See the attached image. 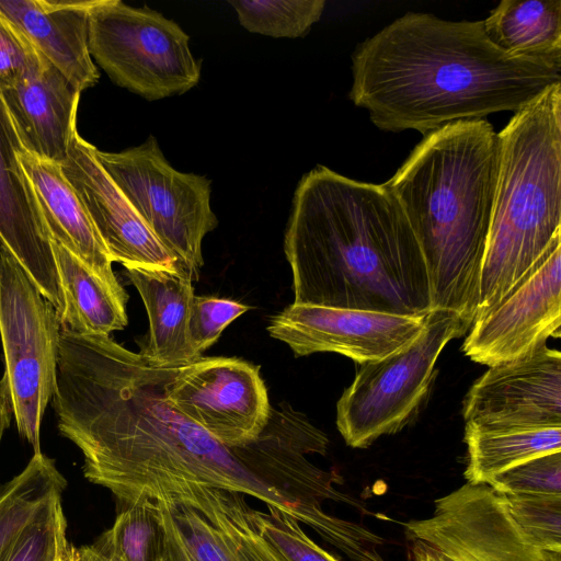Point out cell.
Returning a JSON list of instances; mask_svg holds the SVG:
<instances>
[{
  "label": "cell",
  "mask_w": 561,
  "mask_h": 561,
  "mask_svg": "<svg viewBox=\"0 0 561 561\" xmlns=\"http://www.w3.org/2000/svg\"><path fill=\"white\" fill-rule=\"evenodd\" d=\"M60 316L0 247V339L19 435L41 450V425L56 387Z\"/></svg>",
  "instance_id": "9c48e42d"
},
{
  "label": "cell",
  "mask_w": 561,
  "mask_h": 561,
  "mask_svg": "<svg viewBox=\"0 0 561 561\" xmlns=\"http://www.w3.org/2000/svg\"><path fill=\"white\" fill-rule=\"evenodd\" d=\"M23 149L0 95V245L61 317L65 301L51 239L19 159Z\"/></svg>",
  "instance_id": "e0dca14e"
},
{
  "label": "cell",
  "mask_w": 561,
  "mask_h": 561,
  "mask_svg": "<svg viewBox=\"0 0 561 561\" xmlns=\"http://www.w3.org/2000/svg\"><path fill=\"white\" fill-rule=\"evenodd\" d=\"M413 561H449L435 549L422 541H413L411 548Z\"/></svg>",
  "instance_id": "d590c367"
},
{
  "label": "cell",
  "mask_w": 561,
  "mask_h": 561,
  "mask_svg": "<svg viewBox=\"0 0 561 561\" xmlns=\"http://www.w3.org/2000/svg\"><path fill=\"white\" fill-rule=\"evenodd\" d=\"M93 545L121 561H169L161 512L151 500L126 505Z\"/></svg>",
  "instance_id": "484cf974"
},
{
  "label": "cell",
  "mask_w": 561,
  "mask_h": 561,
  "mask_svg": "<svg viewBox=\"0 0 561 561\" xmlns=\"http://www.w3.org/2000/svg\"><path fill=\"white\" fill-rule=\"evenodd\" d=\"M500 171V139L485 119L427 135L385 184L422 250L432 310L472 325Z\"/></svg>",
  "instance_id": "277c9868"
},
{
  "label": "cell",
  "mask_w": 561,
  "mask_h": 561,
  "mask_svg": "<svg viewBox=\"0 0 561 561\" xmlns=\"http://www.w3.org/2000/svg\"><path fill=\"white\" fill-rule=\"evenodd\" d=\"M156 503L169 561H289L263 536L242 493L195 486Z\"/></svg>",
  "instance_id": "8fae6325"
},
{
  "label": "cell",
  "mask_w": 561,
  "mask_h": 561,
  "mask_svg": "<svg viewBox=\"0 0 561 561\" xmlns=\"http://www.w3.org/2000/svg\"><path fill=\"white\" fill-rule=\"evenodd\" d=\"M190 36L147 5L95 0L89 16V50L117 85L148 101L183 94L201 78Z\"/></svg>",
  "instance_id": "52a82bcc"
},
{
  "label": "cell",
  "mask_w": 561,
  "mask_h": 561,
  "mask_svg": "<svg viewBox=\"0 0 561 561\" xmlns=\"http://www.w3.org/2000/svg\"><path fill=\"white\" fill-rule=\"evenodd\" d=\"M249 309V306L236 300L195 295L188 319V336L195 355L202 357L222 331Z\"/></svg>",
  "instance_id": "1f68e13d"
},
{
  "label": "cell",
  "mask_w": 561,
  "mask_h": 561,
  "mask_svg": "<svg viewBox=\"0 0 561 561\" xmlns=\"http://www.w3.org/2000/svg\"><path fill=\"white\" fill-rule=\"evenodd\" d=\"M483 25L488 38L504 53L561 68L560 0H503Z\"/></svg>",
  "instance_id": "603a6c76"
},
{
  "label": "cell",
  "mask_w": 561,
  "mask_h": 561,
  "mask_svg": "<svg viewBox=\"0 0 561 561\" xmlns=\"http://www.w3.org/2000/svg\"><path fill=\"white\" fill-rule=\"evenodd\" d=\"M76 130L60 169L83 204L113 262L127 268L180 270Z\"/></svg>",
  "instance_id": "2e32d148"
},
{
  "label": "cell",
  "mask_w": 561,
  "mask_h": 561,
  "mask_svg": "<svg viewBox=\"0 0 561 561\" xmlns=\"http://www.w3.org/2000/svg\"><path fill=\"white\" fill-rule=\"evenodd\" d=\"M253 515L263 536L289 561H340L308 537L285 512L267 507V512L254 510Z\"/></svg>",
  "instance_id": "f546056e"
},
{
  "label": "cell",
  "mask_w": 561,
  "mask_h": 561,
  "mask_svg": "<svg viewBox=\"0 0 561 561\" xmlns=\"http://www.w3.org/2000/svg\"><path fill=\"white\" fill-rule=\"evenodd\" d=\"M75 557L76 561H121L119 559L100 550L93 543L76 548Z\"/></svg>",
  "instance_id": "e575fe53"
},
{
  "label": "cell",
  "mask_w": 561,
  "mask_h": 561,
  "mask_svg": "<svg viewBox=\"0 0 561 561\" xmlns=\"http://www.w3.org/2000/svg\"><path fill=\"white\" fill-rule=\"evenodd\" d=\"M350 99L386 131L427 135L459 121L514 113L554 84L561 68L511 56L483 21L409 12L358 44Z\"/></svg>",
  "instance_id": "7a4b0ae2"
},
{
  "label": "cell",
  "mask_w": 561,
  "mask_h": 561,
  "mask_svg": "<svg viewBox=\"0 0 561 561\" xmlns=\"http://www.w3.org/2000/svg\"><path fill=\"white\" fill-rule=\"evenodd\" d=\"M75 550H76V548L67 539L64 542L62 547L60 548L59 553L57 554V557L54 561H76Z\"/></svg>",
  "instance_id": "8d00e7d4"
},
{
  "label": "cell",
  "mask_w": 561,
  "mask_h": 561,
  "mask_svg": "<svg viewBox=\"0 0 561 561\" xmlns=\"http://www.w3.org/2000/svg\"><path fill=\"white\" fill-rule=\"evenodd\" d=\"M13 417L10 393L5 378L0 379V443Z\"/></svg>",
  "instance_id": "836d02e7"
},
{
  "label": "cell",
  "mask_w": 561,
  "mask_h": 561,
  "mask_svg": "<svg viewBox=\"0 0 561 561\" xmlns=\"http://www.w3.org/2000/svg\"><path fill=\"white\" fill-rule=\"evenodd\" d=\"M149 319V332L139 355L153 367L195 362L188 336L194 294L192 278L183 271L127 268Z\"/></svg>",
  "instance_id": "44dd1931"
},
{
  "label": "cell",
  "mask_w": 561,
  "mask_h": 561,
  "mask_svg": "<svg viewBox=\"0 0 561 561\" xmlns=\"http://www.w3.org/2000/svg\"><path fill=\"white\" fill-rule=\"evenodd\" d=\"M80 94L43 56L15 88L0 93L23 148L57 164L77 130Z\"/></svg>",
  "instance_id": "ac0fdd59"
},
{
  "label": "cell",
  "mask_w": 561,
  "mask_h": 561,
  "mask_svg": "<svg viewBox=\"0 0 561 561\" xmlns=\"http://www.w3.org/2000/svg\"><path fill=\"white\" fill-rule=\"evenodd\" d=\"M19 159L50 239L73 252L110 286L124 288L113 272V261L104 243L60 165L39 159L25 149L20 151Z\"/></svg>",
  "instance_id": "ffe728a7"
},
{
  "label": "cell",
  "mask_w": 561,
  "mask_h": 561,
  "mask_svg": "<svg viewBox=\"0 0 561 561\" xmlns=\"http://www.w3.org/2000/svg\"><path fill=\"white\" fill-rule=\"evenodd\" d=\"M561 236L528 273L469 329L462 352L493 366L527 355L560 337Z\"/></svg>",
  "instance_id": "4fadbf2b"
},
{
  "label": "cell",
  "mask_w": 561,
  "mask_h": 561,
  "mask_svg": "<svg viewBox=\"0 0 561 561\" xmlns=\"http://www.w3.org/2000/svg\"><path fill=\"white\" fill-rule=\"evenodd\" d=\"M67 539L61 496H57L23 528L0 561H54Z\"/></svg>",
  "instance_id": "f1b7e54d"
},
{
  "label": "cell",
  "mask_w": 561,
  "mask_h": 561,
  "mask_svg": "<svg viewBox=\"0 0 561 561\" xmlns=\"http://www.w3.org/2000/svg\"><path fill=\"white\" fill-rule=\"evenodd\" d=\"M95 157L179 268L198 279L203 239L218 225L210 207V181L175 170L153 136L121 152L96 149Z\"/></svg>",
  "instance_id": "8992f818"
},
{
  "label": "cell",
  "mask_w": 561,
  "mask_h": 561,
  "mask_svg": "<svg viewBox=\"0 0 561 561\" xmlns=\"http://www.w3.org/2000/svg\"><path fill=\"white\" fill-rule=\"evenodd\" d=\"M168 401L219 443L242 447L259 439L272 413L260 366L237 357H199L159 367Z\"/></svg>",
  "instance_id": "30bf717a"
},
{
  "label": "cell",
  "mask_w": 561,
  "mask_h": 561,
  "mask_svg": "<svg viewBox=\"0 0 561 561\" xmlns=\"http://www.w3.org/2000/svg\"><path fill=\"white\" fill-rule=\"evenodd\" d=\"M294 302L426 316L425 260L387 185L317 165L299 181L284 238Z\"/></svg>",
  "instance_id": "3957f363"
},
{
  "label": "cell",
  "mask_w": 561,
  "mask_h": 561,
  "mask_svg": "<svg viewBox=\"0 0 561 561\" xmlns=\"http://www.w3.org/2000/svg\"><path fill=\"white\" fill-rule=\"evenodd\" d=\"M463 419L486 427H561V354L547 344L490 368L471 386Z\"/></svg>",
  "instance_id": "9a60e30c"
},
{
  "label": "cell",
  "mask_w": 561,
  "mask_h": 561,
  "mask_svg": "<svg viewBox=\"0 0 561 561\" xmlns=\"http://www.w3.org/2000/svg\"><path fill=\"white\" fill-rule=\"evenodd\" d=\"M50 404L60 435L82 453L85 479L125 506L208 486L306 520V511L275 486L299 433V417L287 403L272 407L257 440L226 446L168 401L160 368L139 353L110 335L61 328Z\"/></svg>",
  "instance_id": "6da1fadb"
},
{
  "label": "cell",
  "mask_w": 561,
  "mask_h": 561,
  "mask_svg": "<svg viewBox=\"0 0 561 561\" xmlns=\"http://www.w3.org/2000/svg\"><path fill=\"white\" fill-rule=\"evenodd\" d=\"M497 136L500 171L472 323L561 236V84L515 112Z\"/></svg>",
  "instance_id": "5b68a950"
},
{
  "label": "cell",
  "mask_w": 561,
  "mask_h": 561,
  "mask_svg": "<svg viewBox=\"0 0 561 561\" xmlns=\"http://www.w3.org/2000/svg\"><path fill=\"white\" fill-rule=\"evenodd\" d=\"M94 1L0 0V15L82 92L100 78L89 50V16Z\"/></svg>",
  "instance_id": "d6986e66"
},
{
  "label": "cell",
  "mask_w": 561,
  "mask_h": 561,
  "mask_svg": "<svg viewBox=\"0 0 561 561\" xmlns=\"http://www.w3.org/2000/svg\"><path fill=\"white\" fill-rule=\"evenodd\" d=\"M449 561H561V552L531 546L488 484L466 482L434 502L431 517L403 524Z\"/></svg>",
  "instance_id": "7c38bea8"
},
{
  "label": "cell",
  "mask_w": 561,
  "mask_h": 561,
  "mask_svg": "<svg viewBox=\"0 0 561 561\" xmlns=\"http://www.w3.org/2000/svg\"><path fill=\"white\" fill-rule=\"evenodd\" d=\"M240 24L272 37L305 36L323 13L324 0H230Z\"/></svg>",
  "instance_id": "4316f807"
},
{
  "label": "cell",
  "mask_w": 561,
  "mask_h": 561,
  "mask_svg": "<svg viewBox=\"0 0 561 561\" xmlns=\"http://www.w3.org/2000/svg\"><path fill=\"white\" fill-rule=\"evenodd\" d=\"M488 485L501 494H561V451L514 466L495 476Z\"/></svg>",
  "instance_id": "4dcf8cb0"
},
{
  "label": "cell",
  "mask_w": 561,
  "mask_h": 561,
  "mask_svg": "<svg viewBox=\"0 0 561 561\" xmlns=\"http://www.w3.org/2000/svg\"><path fill=\"white\" fill-rule=\"evenodd\" d=\"M39 58L22 32L0 15V93L15 88Z\"/></svg>",
  "instance_id": "d6a6232c"
},
{
  "label": "cell",
  "mask_w": 561,
  "mask_h": 561,
  "mask_svg": "<svg viewBox=\"0 0 561 561\" xmlns=\"http://www.w3.org/2000/svg\"><path fill=\"white\" fill-rule=\"evenodd\" d=\"M499 494L531 546L561 552V494Z\"/></svg>",
  "instance_id": "83f0119b"
},
{
  "label": "cell",
  "mask_w": 561,
  "mask_h": 561,
  "mask_svg": "<svg viewBox=\"0 0 561 561\" xmlns=\"http://www.w3.org/2000/svg\"><path fill=\"white\" fill-rule=\"evenodd\" d=\"M426 316L291 304L272 318L267 332L296 356L333 352L363 365L412 344Z\"/></svg>",
  "instance_id": "5bb4252c"
},
{
  "label": "cell",
  "mask_w": 561,
  "mask_h": 561,
  "mask_svg": "<svg viewBox=\"0 0 561 561\" xmlns=\"http://www.w3.org/2000/svg\"><path fill=\"white\" fill-rule=\"evenodd\" d=\"M468 483L488 484L495 476L531 458L561 451V427H486L466 424Z\"/></svg>",
  "instance_id": "cb8c5ba5"
},
{
  "label": "cell",
  "mask_w": 561,
  "mask_h": 561,
  "mask_svg": "<svg viewBox=\"0 0 561 561\" xmlns=\"http://www.w3.org/2000/svg\"><path fill=\"white\" fill-rule=\"evenodd\" d=\"M65 308L61 327L80 335H110L128 323L125 289L110 286L79 256L51 240Z\"/></svg>",
  "instance_id": "7402d4cb"
},
{
  "label": "cell",
  "mask_w": 561,
  "mask_h": 561,
  "mask_svg": "<svg viewBox=\"0 0 561 561\" xmlns=\"http://www.w3.org/2000/svg\"><path fill=\"white\" fill-rule=\"evenodd\" d=\"M467 331L458 314L431 310L412 344L360 365L336 403V426L345 443L367 448L380 436L401 431L425 399L439 354Z\"/></svg>",
  "instance_id": "ba28073f"
},
{
  "label": "cell",
  "mask_w": 561,
  "mask_h": 561,
  "mask_svg": "<svg viewBox=\"0 0 561 561\" xmlns=\"http://www.w3.org/2000/svg\"><path fill=\"white\" fill-rule=\"evenodd\" d=\"M66 485L55 461L39 451L0 486V557L53 499L62 495Z\"/></svg>",
  "instance_id": "d4e9b609"
}]
</instances>
